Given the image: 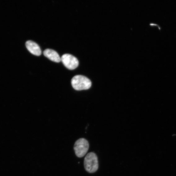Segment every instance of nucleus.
Instances as JSON below:
<instances>
[{"mask_svg": "<svg viewBox=\"0 0 176 176\" xmlns=\"http://www.w3.org/2000/svg\"><path fill=\"white\" fill-rule=\"evenodd\" d=\"M84 168L86 171L90 173L96 172L99 168L98 156L94 152L88 153L84 160Z\"/></svg>", "mask_w": 176, "mask_h": 176, "instance_id": "nucleus-1", "label": "nucleus"}, {"mask_svg": "<svg viewBox=\"0 0 176 176\" xmlns=\"http://www.w3.org/2000/svg\"><path fill=\"white\" fill-rule=\"evenodd\" d=\"M71 83L73 89L77 90L89 89L92 85L91 81L89 78L81 75H77L73 77Z\"/></svg>", "mask_w": 176, "mask_h": 176, "instance_id": "nucleus-2", "label": "nucleus"}, {"mask_svg": "<svg viewBox=\"0 0 176 176\" xmlns=\"http://www.w3.org/2000/svg\"><path fill=\"white\" fill-rule=\"evenodd\" d=\"M89 142L84 138H80L75 142L74 150L75 155L79 158L84 156L89 148Z\"/></svg>", "mask_w": 176, "mask_h": 176, "instance_id": "nucleus-3", "label": "nucleus"}, {"mask_svg": "<svg viewBox=\"0 0 176 176\" xmlns=\"http://www.w3.org/2000/svg\"><path fill=\"white\" fill-rule=\"evenodd\" d=\"M61 59L64 65L69 70H74L79 65V61L77 59L72 55L65 54L62 55Z\"/></svg>", "mask_w": 176, "mask_h": 176, "instance_id": "nucleus-4", "label": "nucleus"}, {"mask_svg": "<svg viewBox=\"0 0 176 176\" xmlns=\"http://www.w3.org/2000/svg\"><path fill=\"white\" fill-rule=\"evenodd\" d=\"M26 46L29 51L31 53L37 56H40L42 51L40 46L35 42L31 40L26 43Z\"/></svg>", "mask_w": 176, "mask_h": 176, "instance_id": "nucleus-5", "label": "nucleus"}, {"mask_svg": "<svg viewBox=\"0 0 176 176\" xmlns=\"http://www.w3.org/2000/svg\"><path fill=\"white\" fill-rule=\"evenodd\" d=\"M43 54L50 60L55 62L59 63L61 61V58L59 54L53 49H46L43 52Z\"/></svg>", "mask_w": 176, "mask_h": 176, "instance_id": "nucleus-6", "label": "nucleus"}]
</instances>
